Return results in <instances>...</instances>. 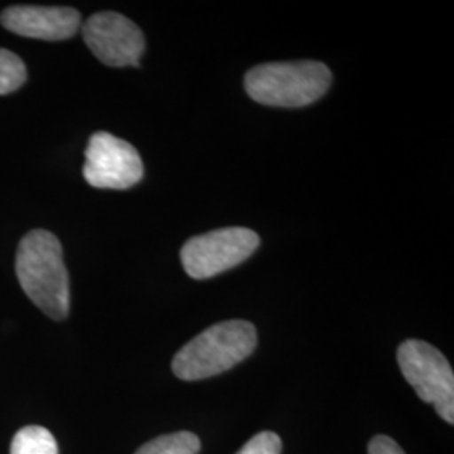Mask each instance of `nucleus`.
<instances>
[{
	"label": "nucleus",
	"instance_id": "nucleus-2",
	"mask_svg": "<svg viewBox=\"0 0 454 454\" xmlns=\"http://www.w3.org/2000/svg\"><path fill=\"white\" fill-rule=\"evenodd\" d=\"M258 345L254 325L229 320L212 325L184 345L172 362L180 380H202L226 372L249 357Z\"/></svg>",
	"mask_w": 454,
	"mask_h": 454
},
{
	"label": "nucleus",
	"instance_id": "nucleus-12",
	"mask_svg": "<svg viewBox=\"0 0 454 454\" xmlns=\"http://www.w3.org/2000/svg\"><path fill=\"white\" fill-rule=\"evenodd\" d=\"M238 454H281V439L271 431H264L249 439Z\"/></svg>",
	"mask_w": 454,
	"mask_h": 454
},
{
	"label": "nucleus",
	"instance_id": "nucleus-11",
	"mask_svg": "<svg viewBox=\"0 0 454 454\" xmlns=\"http://www.w3.org/2000/svg\"><path fill=\"white\" fill-rule=\"evenodd\" d=\"M27 80L24 61L7 49L0 48V95L17 91Z\"/></svg>",
	"mask_w": 454,
	"mask_h": 454
},
{
	"label": "nucleus",
	"instance_id": "nucleus-6",
	"mask_svg": "<svg viewBox=\"0 0 454 454\" xmlns=\"http://www.w3.org/2000/svg\"><path fill=\"white\" fill-rule=\"evenodd\" d=\"M82 176L91 187L125 191L144 179V162L135 146L108 131L91 135Z\"/></svg>",
	"mask_w": 454,
	"mask_h": 454
},
{
	"label": "nucleus",
	"instance_id": "nucleus-10",
	"mask_svg": "<svg viewBox=\"0 0 454 454\" xmlns=\"http://www.w3.org/2000/svg\"><path fill=\"white\" fill-rule=\"evenodd\" d=\"M200 439L194 433L180 431L148 441L135 454H199Z\"/></svg>",
	"mask_w": 454,
	"mask_h": 454
},
{
	"label": "nucleus",
	"instance_id": "nucleus-9",
	"mask_svg": "<svg viewBox=\"0 0 454 454\" xmlns=\"http://www.w3.org/2000/svg\"><path fill=\"white\" fill-rule=\"evenodd\" d=\"M11 454H58V442L46 427L27 426L12 439Z\"/></svg>",
	"mask_w": 454,
	"mask_h": 454
},
{
	"label": "nucleus",
	"instance_id": "nucleus-3",
	"mask_svg": "<svg viewBox=\"0 0 454 454\" xmlns=\"http://www.w3.org/2000/svg\"><path fill=\"white\" fill-rule=\"evenodd\" d=\"M330 84L332 71L318 61L260 65L244 78L249 97L278 108L309 106L324 97Z\"/></svg>",
	"mask_w": 454,
	"mask_h": 454
},
{
	"label": "nucleus",
	"instance_id": "nucleus-1",
	"mask_svg": "<svg viewBox=\"0 0 454 454\" xmlns=\"http://www.w3.org/2000/svg\"><path fill=\"white\" fill-rule=\"evenodd\" d=\"M19 283L37 309L52 320L69 313V278L59 239L44 229L22 238L16 258Z\"/></svg>",
	"mask_w": 454,
	"mask_h": 454
},
{
	"label": "nucleus",
	"instance_id": "nucleus-4",
	"mask_svg": "<svg viewBox=\"0 0 454 454\" xmlns=\"http://www.w3.org/2000/svg\"><path fill=\"white\" fill-rule=\"evenodd\" d=\"M397 362L419 399L436 407L439 416L454 422V373L438 348L421 340H407L397 350Z\"/></svg>",
	"mask_w": 454,
	"mask_h": 454
},
{
	"label": "nucleus",
	"instance_id": "nucleus-5",
	"mask_svg": "<svg viewBox=\"0 0 454 454\" xmlns=\"http://www.w3.org/2000/svg\"><path fill=\"white\" fill-rule=\"evenodd\" d=\"M260 246V236L246 227H226L184 244L180 260L185 273L194 279H209L247 260Z\"/></svg>",
	"mask_w": 454,
	"mask_h": 454
},
{
	"label": "nucleus",
	"instance_id": "nucleus-13",
	"mask_svg": "<svg viewBox=\"0 0 454 454\" xmlns=\"http://www.w3.org/2000/svg\"><path fill=\"white\" fill-rule=\"evenodd\" d=\"M369 454H406L403 448L387 436H375L369 444Z\"/></svg>",
	"mask_w": 454,
	"mask_h": 454
},
{
	"label": "nucleus",
	"instance_id": "nucleus-8",
	"mask_svg": "<svg viewBox=\"0 0 454 454\" xmlns=\"http://www.w3.org/2000/svg\"><path fill=\"white\" fill-rule=\"evenodd\" d=\"M2 26L11 33L43 41H65L82 27V16L71 7L12 5L0 16Z\"/></svg>",
	"mask_w": 454,
	"mask_h": 454
},
{
	"label": "nucleus",
	"instance_id": "nucleus-7",
	"mask_svg": "<svg viewBox=\"0 0 454 454\" xmlns=\"http://www.w3.org/2000/svg\"><path fill=\"white\" fill-rule=\"evenodd\" d=\"M88 48L106 66H140L145 37L130 19L116 12H99L82 24Z\"/></svg>",
	"mask_w": 454,
	"mask_h": 454
}]
</instances>
